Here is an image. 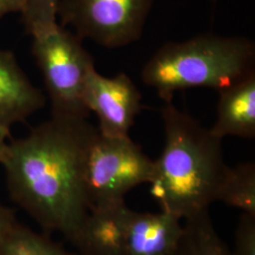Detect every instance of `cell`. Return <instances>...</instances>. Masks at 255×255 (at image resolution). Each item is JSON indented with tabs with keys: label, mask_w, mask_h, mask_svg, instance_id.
Returning <instances> with one entry per match:
<instances>
[{
	"label": "cell",
	"mask_w": 255,
	"mask_h": 255,
	"mask_svg": "<svg viewBox=\"0 0 255 255\" xmlns=\"http://www.w3.org/2000/svg\"><path fill=\"white\" fill-rule=\"evenodd\" d=\"M32 37L31 52L43 75L52 115L87 119L83 94L94 59L82 39L58 22Z\"/></svg>",
	"instance_id": "cell-4"
},
{
	"label": "cell",
	"mask_w": 255,
	"mask_h": 255,
	"mask_svg": "<svg viewBox=\"0 0 255 255\" xmlns=\"http://www.w3.org/2000/svg\"><path fill=\"white\" fill-rule=\"evenodd\" d=\"M182 219L163 211L158 214L129 209L125 255H174L183 236Z\"/></svg>",
	"instance_id": "cell-8"
},
{
	"label": "cell",
	"mask_w": 255,
	"mask_h": 255,
	"mask_svg": "<svg viewBox=\"0 0 255 255\" xmlns=\"http://www.w3.org/2000/svg\"><path fill=\"white\" fill-rule=\"evenodd\" d=\"M83 99L87 110L98 117L101 135L129 136V129L142 109V95L128 75L107 78L94 67L87 76Z\"/></svg>",
	"instance_id": "cell-7"
},
{
	"label": "cell",
	"mask_w": 255,
	"mask_h": 255,
	"mask_svg": "<svg viewBox=\"0 0 255 255\" xmlns=\"http://www.w3.org/2000/svg\"><path fill=\"white\" fill-rule=\"evenodd\" d=\"M212 1H213V2H214V3H216V2H217V1H218V0H212Z\"/></svg>",
	"instance_id": "cell-20"
},
{
	"label": "cell",
	"mask_w": 255,
	"mask_h": 255,
	"mask_svg": "<svg viewBox=\"0 0 255 255\" xmlns=\"http://www.w3.org/2000/svg\"><path fill=\"white\" fill-rule=\"evenodd\" d=\"M210 130L220 139L255 138V72L219 91L217 120Z\"/></svg>",
	"instance_id": "cell-11"
},
{
	"label": "cell",
	"mask_w": 255,
	"mask_h": 255,
	"mask_svg": "<svg viewBox=\"0 0 255 255\" xmlns=\"http://www.w3.org/2000/svg\"><path fill=\"white\" fill-rule=\"evenodd\" d=\"M154 0H60V25L108 48L138 41Z\"/></svg>",
	"instance_id": "cell-6"
},
{
	"label": "cell",
	"mask_w": 255,
	"mask_h": 255,
	"mask_svg": "<svg viewBox=\"0 0 255 255\" xmlns=\"http://www.w3.org/2000/svg\"><path fill=\"white\" fill-rule=\"evenodd\" d=\"M165 142L153 161L150 193L163 211L185 219L208 211L218 201L228 165L222 139L172 101L161 109Z\"/></svg>",
	"instance_id": "cell-2"
},
{
	"label": "cell",
	"mask_w": 255,
	"mask_h": 255,
	"mask_svg": "<svg viewBox=\"0 0 255 255\" xmlns=\"http://www.w3.org/2000/svg\"><path fill=\"white\" fill-rule=\"evenodd\" d=\"M128 211L125 203L90 210L71 241L80 255H125Z\"/></svg>",
	"instance_id": "cell-9"
},
{
	"label": "cell",
	"mask_w": 255,
	"mask_h": 255,
	"mask_svg": "<svg viewBox=\"0 0 255 255\" xmlns=\"http://www.w3.org/2000/svg\"><path fill=\"white\" fill-rule=\"evenodd\" d=\"M46 98L29 81L14 54L0 49V123L10 128L45 106Z\"/></svg>",
	"instance_id": "cell-10"
},
{
	"label": "cell",
	"mask_w": 255,
	"mask_h": 255,
	"mask_svg": "<svg viewBox=\"0 0 255 255\" xmlns=\"http://www.w3.org/2000/svg\"><path fill=\"white\" fill-rule=\"evenodd\" d=\"M255 45L244 37L204 33L162 46L142 69V81L164 102L190 88L224 90L255 73Z\"/></svg>",
	"instance_id": "cell-3"
},
{
	"label": "cell",
	"mask_w": 255,
	"mask_h": 255,
	"mask_svg": "<svg viewBox=\"0 0 255 255\" xmlns=\"http://www.w3.org/2000/svg\"><path fill=\"white\" fill-rule=\"evenodd\" d=\"M9 128L0 123V163L6 152L7 146L9 144Z\"/></svg>",
	"instance_id": "cell-19"
},
{
	"label": "cell",
	"mask_w": 255,
	"mask_h": 255,
	"mask_svg": "<svg viewBox=\"0 0 255 255\" xmlns=\"http://www.w3.org/2000/svg\"><path fill=\"white\" fill-rule=\"evenodd\" d=\"M0 255H78L65 250L46 234L17 224L12 230Z\"/></svg>",
	"instance_id": "cell-14"
},
{
	"label": "cell",
	"mask_w": 255,
	"mask_h": 255,
	"mask_svg": "<svg viewBox=\"0 0 255 255\" xmlns=\"http://www.w3.org/2000/svg\"><path fill=\"white\" fill-rule=\"evenodd\" d=\"M153 161L130 137H108L98 130L85 164L90 210L125 203L128 192L149 183Z\"/></svg>",
	"instance_id": "cell-5"
},
{
	"label": "cell",
	"mask_w": 255,
	"mask_h": 255,
	"mask_svg": "<svg viewBox=\"0 0 255 255\" xmlns=\"http://www.w3.org/2000/svg\"><path fill=\"white\" fill-rule=\"evenodd\" d=\"M232 255H255V216L242 213L235 233Z\"/></svg>",
	"instance_id": "cell-16"
},
{
	"label": "cell",
	"mask_w": 255,
	"mask_h": 255,
	"mask_svg": "<svg viewBox=\"0 0 255 255\" xmlns=\"http://www.w3.org/2000/svg\"><path fill=\"white\" fill-rule=\"evenodd\" d=\"M218 201L255 216V164L242 163L228 167Z\"/></svg>",
	"instance_id": "cell-13"
},
{
	"label": "cell",
	"mask_w": 255,
	"mask_h": 255,
	"mask_svg": "<svg viewBox=\"0 0 255 255\" xmlns=\"http://www.w3.org/2000/svg\"><path fill=\"white\" fill-rule=\"evenodd\" d=\"M59 2L60 0H26L21 15L30 36L57 23Z\"/></svg>",
	"instance_id": "cell-15"
},
{
	"label": "cell",
	"mask_w": 255,
	"mask_h": 255,
	"mask_svg": "<svg viewBox=\"0 0 255 255\" xmlns=\"http://www.w3.org/2000/svg\"><path fill=\"white\" fill-rule=\"evenodd\" d=\"M25 4L26 0H0V19L10 13H22Z\"/></svg>",
	"instance_id": "cell-18"
},
{
	"label": "cell",
	"mask_w": 255,
	"mask_h": 255,
	"mask_svg": "<svg viewBox=\"0 0 255 255\" xmlns=\"http://www.w3.org/2000/svg\"><path fill=\"white\" fill-rule=\"evenodd\" d=\"M18 224L13 211L0 204V254L12 230Z\"/></svg>",
	"instance_id": "cell-17"
},
{
	"label": "cell",
	"mask_w": 255,
	"mask_h": 255,
	"mask_svg": "<svg viewBox=\"0 0 255 255\" xmlns=\"http://www.w3.org/2000/svg\"><path fill=\"white\" fill-rule=\"evenodd\" d=\"M184 220L183 236L174 255H232L214 226L209 210Z\"/></svg>",
	"instance_id": "cell-12"
},
{
	"label": "cell",
	"mask_w": 255,
	"mask_h": 255,
	"mask_svg": "<svg viewBox=\"0 0 255 255\" xmlns=\"http://www.w3.org/2000/svg\"><path fill=\"white\" fill-rule=\"evenodd\" d=\"M98 133L87 119L54 116L9 141L0 164L11 199L45 232L73 240L90 212L85 164Z\"/></svg>",
	"instance_id": "cell-1"
}]
</instances>
